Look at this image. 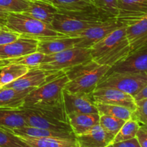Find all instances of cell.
I'll use <instances>...</instances> for the list:
<instances>
[{
	"instance_id": "6da1fadb",
	"label": "cell",
	"mask_w": 147,
	"mask_h": 147,
	"mask_svg": "<svg viewBox=\"0 0 147 147\" xmlns=\"http://www.w3.org/2000/svg\"><path fill=\"white\" fill-rule=\"evenodd\" d=\"M110 69L93 60L77 65L65 71L70 81L64 90L70 93H92Z\"/></svg>"
},
{
	"instance_id": "7a4b0ae2",
	"label": "cell",
	"mask_w": 147,
	"mask_h": 147,
	"mask_svg": "<svg viewBox=\"0 0 147 147\" xmlns=\"http://www.w3.org/2000/svg\"><path fill=\"white\" fill-rule=\"evenodd\" d=\"M111 17L102 14L96 9L80 11H58L51 23L58 32L73 35L88 28L101 24Z\"/></svg>"
},
{
	"instance_id": "3957f363",
	"label": "cell",
	"mask_w": 147,
	"mask_h": 147,
	"mask_svg": "<svg viewBox=\"0 0 147 147\" xmlns=\"http://www.w3.org/2000/svg\"><path fill=\"white\" fill-rule=\"evenodd\" d=\"M5 27L21 36L45 41L67 37L68 36L55 30L51 24L36 20L24 13L9 12Z\"/></svg>"
},
{
	"instance_id": "277c9868",
	"label": "cell",
	"mask_w": 147,
	"mask_h": 147,
	"mask_svg": "<svg viewBox=\"0 0 147 147\" xmlns=\"http://www.w3.org/2000/svg\"><path fill=\"white\" fill-rule=\"evenodd\" d=\"M69 81L65 73H63L40 87L33 89L26 96L23 106L45 109L63 107V90Z\"/></svg>"
},
{
	"instance_id": "5b68a950",
	"label": "cell",
	"mask_w": 147,
	"mask_h": 147,
	"mask_svg": "<svg viewBox=\"0 0 147 147\" xmlns=\"http://www.w3.org/2000/svg\"><path fill=\"white\" fill-rule=\"evenodd\" d=\"M21 109L27 126L74 134L69 123L64 106L53 109L22 106Z\"/></svg>"
},
{
	"instance_id": "8992f818",
	"label": "cell",
	"mask_w": 147,
	"mask_h": 147,
	"mask_svg": "<svg viewBox=\"0 0 147 147\" xmlns=\"http://www.w3.org/2000/svg\"><path fill=\"white\" fill-rule=\"evenodd\" d=\"M93 60L90 48L73 47L60 53L45 55L37 67L47 71H65L77 65Z\"/></svg>"
},
{
	"instance_id": "52a82bcc",
	"label": "cell",
	"mask_w": 147,
	"mask_h": 147,
	"mask_svg": "<svg viewBox=\"0 0 147 147\" xmlns=\"http://www.w3.org/2000/svg\"><path fill=\"white\" fill-rule=\"evenodd\" d=\"M147 85V73H108L98 84L96 88H113L134 96Z\"/></svg>"
},
{
	"instance_id": "ba28073f",
	"label": "cell",
	"mask_w": 147,
	"mask_h": 147,
	"mask_svg": "<svg viewBox=\"0 0 147 147\" xmlns=\"http://www.w3.org/2000/svg\"><path fill=\"white\" fill-rule=\"evenodd\" d=\"M117 19L121 25L126 27V38L130 46V53L146 47L147 12L138 15L117 17Z\"/></svg>"
},
{
	"instance_id": "9c48e42d",
	"label": "cell",
	"mask_w": 147,
	"mask_h": 147,
	"mask_svg": "<svg viewBox=\"0 0 147 147\" xmlns=\"http://www.w3.org/2000/svg\"><path fill=\"white\" fill-rule=\"evenodd\" d=\"M121 26L122 25L118 21L117 17H111L101 24L93 26L80 32L70 36V37H76L78 39L76 47L90 48Z\"/></svg>"
},
{
	"instance_id": "30bf717a",
	"label": "cell",
	"mask_w": 147,
	"mask_h": 147,
	"mask_svg": "<svg viewBox=\"0 0 147 147\" xmlns=\"http://www.w3.org/2000/svg\"><path fill=\"white\" fill-rule=\"evenodd\" d=\"M63 73H65L64 71H47L39 68L38 67H31L27 73L12 83L3 86V88H12L17 90L34 89L48 83Z\"/></svg>"
},
{
	"instance_id": "8fae6325",
	"label": "cell",
	"mask_w": 147,
	"mask_h": 147,
	"mask_svg": "<svg viewBox=\"0 0 147 147\" xmlns=\"http://www.w3.org/2000/svg\"><path fill=\"white\" fill-rule=\"evenodd\" d=\"M63 105L67 115L98 113L93 93H70L63 90Z\"/></svg>"
},
{
	"instance_id": "7c38bea8",
	"label": "cell",
	"mask_w": 147,
	"mask_h": 147,
	"mask_svg": "<svg viewBox=\"0 0 147 147\" xmlns=\"http://www.w3.org/2000/svg\"><path fill=\"white\" fill-rule=\"evenodd\" d=\"M93 96L96 103L124 106L132 111L136 107V101L131 95L113 88H96L93 92Z\"/></svg>"
},
{
	"instance_id": "4fadbf2b",
	"label": "cell",
	"mask_w": 147,
	"mask_h": 147,
	"mask_svg": "<svg viewBox=\"0 0 147 147\" xmlns=\"http://www.w3.org/2000/svg\"><path fill=\"white\" fill-rule=\"evenodd\" d=\"M38 40L20 36L17 40L0 45V60L17 58L37 52Z\"/></svg>"
},
{
	"instance_id": "5bb4252c",
	"label": "cell",
	"mask_w": 147,
	"mask_h": 147,
	"mask_svg": "<svg viewBox=\"0 0 147 147\" xmlns=\"http://www.w3.org/2000/svg\"><path fill=\"white\" fill-rule=\"evenodd\" d=\"M111 72L147 73V46L130 53L126 58L111 67L108 73Z\"/></svg>"
},
{
	"instance_id": "9a60e30c",
	"label": "cell",
	"mask_w": 147,
	"mask_h": 147,
	"mask_svg": "<svg viewBox=\"0 0 147 147\" xmlns=\"http://www.w3.org/2000/svg\"><path fill=\"white\" fill-rule=\"evenodd\" d=\"M126 39V27L121 26L90 47L93 60L103 57Z\"/></svg>"
},
{
	"instance_id": "2e32d148",
	"label": "cell",
	"mask_w": 147,
	"mask_h": 147,
	"mask_svg": "<svg viewBox=\"0 0 147 147\" xmlns=\"http://www.w3.org/2000/svg\"><path fill=\"white\" fill-rule=\"evenodd\" d=\"M78 147H106L113 141L100 125H96L87 132L76 136Z\"/></svg>"
},
{
	"instance_id": "e0dca14e",
	"label": "cell",
	"mask_w": 147,
	"mask_h": 147,
	"mask_svg": "<svg viewBox=\"0 0 147 147\" xmlns=\"http://www.w3.org/2000/svg\"><path fill=\"white\" fill-rule=\"evenodd\" d=\"M57 11V8L50 2L41 0H29L28 8L22 13L36 20L51 24Z\"/></svg>"
},
{
	"instance_id": "ac0fdd59",
	"label": "cell",
	"mask_w": 147,
	"mask_h": 147,
	"mask_svg": "<svg viewBox=\"0 0 147 147\" xmlns=\"http://www.w3.org/2000/svg\"><path fill=\"white\" fill-rule=\"evenodd\" d=\"M68 121L76 136L82 134L99 124V113H70Z\"/></svg>"
},
{
	"instance_id": "d6986e66",
	"label": "cell",
	"mask_w": 147,
	"mask_h": 147,
	"mask_svg": "<svg viewBox=\"0 0 147 147\" xmlns=\"http://www.w3.org/2000/svg\"><path fill=\"white\" fill-rule=\"evenodd\" d=\"M32 90H17L2 87L0 90V109H20L24 106L26 96Z\"/></svg>"
},
{
	"instance_id": "ffe728a7",
	"label": "cell",
	"mask_w": 147,
	"mask_h": 147,
	"mask_svg": "<svg viewBox=\"0 0 147 147\" xmlns=\"http://www.w3.org/2000/svg\"><path fill=\"white\" fill-rule=\"evenodd\" d=\"M27 126L20 109H0V129L14 130Z\"/></svg>"
},
{
	"instance_id": "44dd1931",
	"label": "cell",
	"mask_w": 147,
	"mask_h": 147,
	"mask_svg": "<svg viewBox=\"0 0 147 147\" xmlns=\"http://www.w3.org/2000/svg\"><path fill=\"white\" fill-rule=\"evenodd\" d=\"M77 42L78 39L76 37H70L39 41L37 51L43 53L45 55H48L76 47Z\"/></svg>"
},
{
	"instance_id": "7402d4cb",
	"label": "cell",
	"mask_w": 147,
	"mask_h": 147,
	"mask_svg": "<svg viewBox=\"0 0 147 147\" xmlns=\"http://www.w3.org/2000/svg\"><path fill=\"white\" fill-rule=\"evenodd\" d=\"M17 136H27L34 138H55V139H76L75 134L59 132L40 128L26 126L11 131Z\"/></svg>"
},
{
	"instance_id": "603a6c76",
	"label": "cell",
	"mask_w": 147,
	"mask_h": 147,
	"mask_svg": "<svg viewBox=\"0 0 147 147\" xmlns=\"http://www.w3.org/2000/svg\"><path fill=\"white\" fill-rule=\"evenodd\" d=\"M31 147H78L76 139H55V138H34L19 136Z\"/></svg>"
},
{
	"instance_id": "cb8c5ba5",
	"label": "cell",
	"mask_w": 147,
	"mask_h": 147,
	"mask_svg": "<svg viewBox=\"0 0 147 147\" xmlns=\"http://www.w3.org/2000/svg\"><path fill=\"white\" fill-rule=\"evenodd\" d=\"M130 51V46H129V42L126 38L121 43H120L117 47L109 51L103 57L93 60L99 65H108L112 67L116 63L126 58L129 55Z\"/></svg>"
},
{
	"instance_id": "d4e9b609",
	"label": "cell",
	"mask_w": 147,
	"mask_h": 147,
	"mask_svg": "<svg viewBox=\"0 0 147 147\" xmlns=\"http://www.w3.org/2000/svg\"><path fill=\"white\" fill-rule=\"evenodd\" d=\"M30 67L20 64H7L0 67V85L5 86L29 71Z\"/></svg>"
},
{
	"instance_id": "484cf974",
	"label": "cell",
	"mask_w": 147,
	"mask_h": 147,
	"mask_svg": "<svg viewBox=\"0 0 147 147\" xmlns=\"http://www.w3.org/2000/svg\"><path fill=\"white\" fill-rule=\"evenodd\" d=\"M117 17L138 15L147 12V0H117Z\"/></svg>"
},
{
	"instance_id": "4316f807",
	"label": "cell",
	"mask_w": 147,
	"mask_h": 147,
	"mask_svg": "<svg viewBox=\"0 0 147 147\" xmlns=\"http://www.w3.org/2000/svg\"><path fill=\"white\" fill-rule=\"evenodd\" d=\"M51 4L58 11H80L95 9L90 0H52Z\"/></svg>"
},
{
	"instance_id": "83f0119b",
	"label": "cell",
	"mask_w": 147,
	"mask_h": 147,
	"mask_svg": "<svg viewBox=\"0 0 147 147\" xmlns=\"http://www.w3.org/2000/svg\"><path fill=\"white\" fill-rule=\"evenodd\" d=\"M98 112L99 115H106V116H113L118 119L128 121L131 118L132 111L128 108L116 105L105 104V103H96Z\"/></svg>"
},
{
	"instance_id": "f1b7e54d",
	"label": "cell",
	"mask_w": 147,
	"mask_h": 147,
	"mask_svg": "<svg viewBox=\"0 0 147 147\" xmlns=\"http://www.w3.org/2000/svg\"><path fill=\"white\" fill-rule=\"evenodd\" d=\"M45 57V55L40 52H35V53H30V54L26 55L21 56V57H17V58L9 59V60H1V67L4 65L11 64H20L23 65L27 66L29 67H37L39 65L42 63L43 60Z\"/></svg>"
},
{
	"instance_id": "f546056e",
	"label": "cell",
	"mask_w": 147,
	"mask_h": 147,
	"mask_svg": "<svg viewBox=\"0 0 147 147\" xmlns=\"http://www.w3.org/2000/svg\"><path fill=\"white\" fill-rule=\"evenodd\" d=\"M139 126L140 123L133 118H131L130 119L126 121L124 124L122 126L117 134L115 136L111 143H116V142H123V141L136 138V133L139 130Z\"/></svg>"
},
{
	"instance_id": "4dcf8cb0",
	"label": "cell",
	"mask_w": 147,
	"mask_h": 147,
	"mask_svg": "<svg viewBox=\"0 0 147 147\" xmlns=\"http://www.w3.org/2000/svg\"><path fill=\"white\" fill-rule=\"evenodd\" d=\"M125 122L126 121L113 116L100 115L99 125L103 131L113 139Z\"/></svg>"
},
{
	"instance_id": "1f68e13d",
	"label": "cell",
	"mask_w": 147,
	"mask_h": 147,
	"mask_svg": "<svg viewBox=\"0 0 147 147\" xmlns=\"http://www.w3.org/2000/svg\"><path fill=\"white\" fill-rule=\"evenodd\" d=\"M96 9L109 17H117L119 14L117 0H90Z\"/></svg>"
},
{
	"instance_id": "d6a6232c",
	"label": "cell",
	"mask_w": 147,
	"mask_h": 147,
	"mask_svg": "<svg viewBox=\"0 0 147 147\" xmlns=\"http://www.w3.org/2000/svg\"><path fill=\"white\" fill-rule=\"evenodd\" d=\"M0 147H31L10 131L0 129Z\"/></svg>"
},
{
	"instance_id": "836d02e7",
	"label": "cell",
	"mask_w": 147,
	"mask_h": 147,
	"mask_svg": "<svg viewBox=\"0 0 147 147\" xmlns=\"http://www.w3.org/2000/svg\"><path fill=\"white\" fill-rule=\"evenodd\" d=\"M28 6L29 0H0V7L9 12H23Z\"/></svg>"
},
{
	"instance_id": "e575fe53",
	"label": "cell",
	"mask_w": 147,
	"mask_h": 147,
	"mask_svg": "<svg viewBox=\"0 0 147 147\" xmlns=\"http://www.w3.org/2000/svg\"><path fill=\"white\" fill-rule=\"evenodd\" d=\"M136 107L132 112L131 118L140 124L147 125V99L136 101Z\"/></svg>"
},
{
	"instance_id": "d590c367",
	"label": "cell",
	"mask_w": 147,
	"mask_h": 147,
	"mask_svg": "<svg viewBox=\"0 0 147 147\" xmlns=\"http://www.w3.org/2000/svg\"><path fill=\"white\" fill-rule=\"evenodd\" d=\"M20 34L8 30L6 27L0 32V45L8 44L17 40L20 37Z\"/></svg>"
},
{
	"instance_id": "8d00e7d4",
	"label": "cell",
	"mask_w": 147,
	"mask_h": 147,
	"mask_svg": "<svg viewBox=\"0 0 147 147\" xmlns=\"http://www.w3.org/2000/svg\"><path fill=\"white\" fill-rule=\"evenodd\" d=\"M136 138L141 147H147V125L140 124Z\"/></svg>"
},
{
	"instance_id": "74e56055",
	"label": "cell",
	"mask_w": 147,
	"mask_h": 147,
	"mask_svg": "<svg viewBox=\"0 0 147 147\" xmlns=\"http://www.w3.org/2000/svg\"><path fill=\"white\" fill-rule=\"evenodd\" d=\"M108 147H141L138 142L136 138L129 139V140L123 141V142L111 143L108 145Z\"/></svg>"
},
{
	"instance_id": "f35d334b",
	"label": "cell",
	"mask_w": 147,
	"mask_h": 147,
	"mask_svg": "<svg viewBox=\"0 0 147 147\" xmlns=\"http://www.w3.org/2000/svg\"><path fill=\"white\" fill-rule=\"evenodd\" d=\"M133 97L135 101L143 100V99H147V85L144 86L140 91L138 92L136 95H134Z\"/></svg>"
},
{
	"instance_id": "ab89813d",
	"label": "cell",
	"mask_w": 147,
	"mask_h": 147,
	"mask_svg": "<svg viewBox=\"0 0 147 147\" xmlns=\"http://www.w3.org/2000/svg\"><path fill=\"white\" fill-rule=\"evenodd\" d=\"M9 14V11H6L4 9L0 7V24H1V25L5 27L6 22H7V19Z\"/></svg>"
},
{
	"instance_id": "60d3db41",
	"label": "cell",
	"mask_w": 147,
	"mask_h": 147,
	"mask_svg": "<svg viewBox=\"0 0 147 147\" xmlns=\"http://www.w3.org/2000/svg\"><path fill=\"white\" fill-rule=\"evenodd\" d=\"M4 27H4V26H2V25H1V24H0V32H1V30H2L3 28H4Z\"/></svg>"
},
{
	"instance_id": "b9f144b4",
	"label": "cell",
	"mask_w": 147,
	"mask_h": 147,
	"mask_svg": "<svg viewBox=\"0 0 147 147\" xmlns=\"http://www.w3.org/2000/svg\"><path fill=\"white\" fill-rule=\"evenodd\" d=\"M41 1H47V2H50L51 3L52 0H41Z\"/></svg>"
},
{
	"instance_id": "7bdbcfd3",
	"label": "cell",
	"mask_w": 147,
	"mask_h": 147,
	"mask_svg": "<svg viewBox=\"0 0 147 147\" xmlns=\"http://www.w3.org/2000/svg\"><path fill=\"white\" fill-rule=\"evenodd\" d=\"M1 67V61L0 60V67Z\"/></svg>"
},
{
	"instance_id": "ee69618b",
	"label": "cell",
	"mask_w": 147,
	"mask_h": 147,
	"mask_svg": "<svg viewBox=\"0 0 147 147\" xmlns=\"http://www.w3.org/2000/svg\"><path fill=\"white\" fill-rule=\"evenodd\" d=\"M1 88H2V87H0V90H1Z\"/></svg>"
},
{
	"instance_id": "f6af8a7d",
	"label": "cell",
	"mask_w": 147,
	"mask_h": 147,
	"mask_svg": "<svg viewBox=\"0 0 147 147\" xmlns=\"http://www.w3.org/2000/svg\"><path fill=\"white\" fill-rule=\"evenodd\" d=\"M0 87H1V85H0Z\"/></svg>"
},
{
	"instance_id": "bcb514c9",
	"label": "cell",
	"mask_w": 147,
	"mask_h": 147,
	"mask_svg": "<svg viewBox=\"0 0 147 147\" xmlns=\"http://www.w3.org/2000/svg\"><path fill=\"white\" fill-rule=\"evenodd\" d=\"M106 147H108V146H106Z\"/></svg>"
}]
</instances>
